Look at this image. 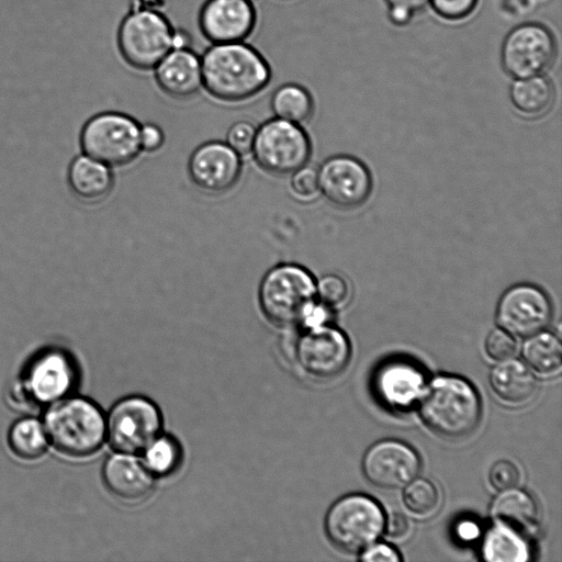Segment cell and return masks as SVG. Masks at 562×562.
Returning <instances> with one entry per match:
<instances>
[{
  "label": "cell",
  "mask_w": 562,
  "mask_h": 562,
  "mask_svg": "<svg viewBox=\"0 0 562 562\" xmlns=\"http://www.w3.org/2000/svg\"><path fill=\"white\" fill-rule=\"evenodd\" d=\"M200 59L203 88L221 101L250 99L265 89L271 78L266 59L243 42L212 44Z\"/></svg>",
  "instance_id": "obj_1"
},
{
  "label": "cell",
  "mask_w": 562,
  "mask_h": 562,
  "mask_svg": "<svg viewBox=\"0 0 562 562\" xmlns=\"http://www.w3.org/2000/svg\"><path fill=\"white\" fill-rule=\"evenodd\" d=\"M424 424L443 438H462L477 426L482 404L475 387L465 379L442 374L435 376L419 398Z\"/></svg>",
  "instance_id": "obj_2"
},
{
  "label": "cell",
  "mask_w": 562,
  "mask_h": 562,
  "mask_svg": "<svg viewBox=\"0 0 562 562\" xmlns=\"http://www.w3.org/2000/svg\"><path fill=\"white\" fill-rule=\"evenodd\" d=\"M44 428L53 446L71 457L97 452L106 438V417L92 401L64 397L53 403L44 416Z\"/></svg>",
  "instance_id": "obj_3"
},
{
  "label": "cell",
  "mask_w": 562,
  "mask_h": 562,
  "mask_svg": "<svg viewBox=\"0 0 562 562\" xmlns=\"http://www.w3.org/2000/svg\"><path fill=\"white\" fill-rule=\"evenodd\" d=\"M315 283L311 272L297 263L284 262L272 267L259 284L261 312L274 325L297 324L305 306L316 299Z\"/></svg>",
  "instance_id": "obj_4"
},
{
  "label": "cell",
  "mask_w": 562,
  "mask_h": 562,
  "mask_svg": "<svg viewBox=\"0 0 562 562\" xmlns=\"http://www.w3.org/2000/svg\"><path fill=\"white\" fill-rule=\"evenodd\" d=\"M385 514L364 494H348L328 508L324 528L330 542L347 552H361L384 531Z\"/></svg>",
  "instance_id": "obj_5"
},
{
  "label": "cell",
  "mask_w": 562,
  "mask_h": 562,
  "mask_svg": "<svg viewBox=\"0 0 562 562\" xmlns=\"http://www.w3.org/2000/svg\"><path fill=\"white\" fill-rule=\"evenodd\" d=\"M176 31L159 11L137 8L122 20L117 46L124 60L140 70L154 68L176 48Z\"/></svg>",
  "instance_id": "obj_6"
},
{
  "label": "cell",
  "mask_w": 562,
  "mask_h": 562,
  "mask_svg": "<svg viewBox=\"0 0 562 562\" xmlns=\"http://www.w3.org/2000/svg\"><path fill=\"white\" fill-rule=\"evenodd\" d=\"M139 127L136 120L124 113H100L85 124L80 145L86 156L109 167L125 166L142 150Z\"/></svg>",
  "instance_id": "obj_7"
},
{
  "label": "cell",
  "mask_w": 562,
  "mask_h": 562,
  "mask_svg": "<svg viewBox=\"0 0 562 562\" xmlns=\"http://www.w3.org/2000/svg\"><path fill=\"white\" fill-rule=\"evenodd\" d=\"M311 151L310 138L300 124L278 117L256 130L251 148L256 164L276 176L291 175L306 165Z\"/></svg>",
  "instance_id": "obj_8"
},
{
  "label": "cell",
  "mask_w": 562,
  "mask_h": 562,
  "mask_svg": "<svg viewBox=\"0 0 562 562\" xmlns=\"http://www.w3.org/2000/svg\"><path fill=\"white\" fill-rule=\"evenodd\" d=\"M161 430L159 407L143 395L119 400L106 417V438L116 452L140 453Z\"/></svg>",
  "instance_id": "obj_9"
},
{
  "label": "cell",
  "mask_w": 562,
  "mask_h": 562,
  "mask_svg": "<svg viewBox=\"0 0 562 562\" xmlns=\"http://www.w3.org/2000/svg\"><path fill=\"white\" fill-rule=\"evenodd\" d=\"M295 355L301 368L316 379H331L347 367L351 348L337 327L324 324L305 329L299 337Z\"/></svg>",
  "instance_id": "obj_10"
},
{
  "label": "cell",
  "mask_w": 562,
  "mask_h": 562,
  "mask_svg": "<svg viewBox=\"0 0 562 562\" xmlns=\"http://www.w3.org/2000/svg\"><path fill=\"white\" fill-rule=\"evenodd\" d=\"M555 43L542 25L527 23L515 27L502 47L505 70L517 79L538 76L553 61Z\"/></svg>",
  "instance_id": "obj_11"
},
{
  "label": "cell",
  "mask_w": 562,
  "mask_h": 562,
  "mask_svg": "<svg viewBox=\"0 0 562 562\" xmlns=\"http://www.w3.org/2000/svg\"><path fill=\"white\" fill-rule=\"evenodd\" d=\"M551 316L550 299L540 288L529 283L507 289L496 308L499 327L518 337H528L543 330Z\"/></svg>",
  "instance_id": "obj_12"
},
{
  "label": "cell",
  "mask_w": 562,
  "mask_h": 562,
  "mask_svg": "<svg viewBox=\"0 0 562 562\" xmlns=\"http://www.w3.org/2000/svg\"><path fill=\"white\" fill-rule=\"evenodd\" d=\"M77 380L74 359L59 349H48L30 362L23 385L33 402L44 405L53 404L70 394Z\"/></svg>",
  "instance_id": "obj_13"
},
{
  "label": "cell",
  "mask_w": 562,
  "mask_h": 562,
  "mask_svg": "<svg viewBox=\"0 0 562 562\" xmlns=\"http://www.w3.org/2000/svg\"><path fill=\"white\" fill-rule=\"evenodd\" d=\"M420 459L407 443L383 439L373 443L362 459L366 479L381 488H401L417 476Z\"/></svg>",
  "instance_id": "obj_14"
},
{
  "label": "cell",
  "mask_w": 562,
  "mask_h": 562,
  "mask_svg": "<svg viewBox=\"0 0 562 562\" xmlns=\"http://www.w3.org/2000/svg\"><path fill=\"white\" fill-rule=\"evenodd\" d=\"M376 400L393 411H406L422 397L426 376L415 361L394 357L381 362L371 379Z\"/></svg>",
  "instance_id": "obj_15"
},
{
  "label": "cell",
  "mask_w": 562,
  "mask_h": 562,
  "mask_svg": "<svg viewBox=\"0 0 562 562\" xmlns=\"http://www.w3.org/2000/svg\"><path fill=\"white\" fill-rule=\"evenodd\" d=\"M188 173L191 181L206 193L227 192L239 180L240 155L224 142L203 143L192 151Z\"/></svg>",
  "instance_id": "obj_16"
},
{
  "label": "cell",
  "mask_w": 562,
  "mask_h": 562,
  "mask_svg": "<svg viewBox=\"0 0 562 562\" xmlns=\"http://www.w3.org/2000/svg\"><path fill=\"white\" fill-rule=\"evenodd\" d=\"M318 188L334 205L352 209L362 204L371 191V177L366 166L350 156L326 159L317 171Z\"/></svg>",
  "instance_id": "obj_17"
},
{
  "label": "cell",
  "mask_w": 562,
  "mask_h": 562,
  "mask_svg": "<svg viewBox=\"0 0 562 562\" xmlns=\"http://www.w3.org/2000/svg\"><path fill=\"white\" fill-rule=\"evenodd\" d=\"M255 24L250 0H206L199 14L200 30L213 44L243 42Z\"/></svg>",
  "instance_id": "obj_18"
},
{
  "label": "cell",
  "mask_w": 562,
  "mask_h": 562,
  "mask_svg": "<svg viewBox=\"0 0 562 562\" xmlns=\"http://www.w3.org/2000/svg\"><path fill=\"white\" fill-rule=\"evenodd\" d=\"M102 479L113 496L128 503L146 499L155 487V476L140 459L130 453L110 456L103 464Z\"/></svg>",
  "instance_id": "obj_19"
},
{
  "label": "cell",
  "mask_w": 562,
  "mask_h": 562,
  "mask_svg": "<svg viewBox=\"0 0 562 562\" xmlns=\"http://www.w3.org/2000/svg\"><path fill=\"white\" fill-rule=\"evenodd\" d=\"M154 68L156 82L171 98H191L203 87L201 59L187 47L171 49Z\"/></svg>",
  "instance_id": "obj_20"
},
{
  "label": "cell",
  "mask_w": 562,
  "mask_h": 562,
  "mask_svg": "<svg viewBox=\"0 0 562 562\" xmlns=\"http://www.w3.org/2000/svg\"><path fill=\"white\" fill-rule=\"evenodd\" d=\"M490 384L497 397L509 405H522L531 400L537 380L528 366L517 359L498 361L490 371Z\"/></svg>",
  "instance_id": "obj_21"
},
{
  "label": "cell",
  "mask_w": 562,
  "mask_h": 562,
  "mask_svg": "<svg viewBox=\"0 0 562 562\" xmlns=\"http://www.w3.org/2000/svg\"><path fill=\"white\" fill-rule=\"evenodd\" d=\"M492 520L505 522L530 538L539 527V510L535 498L516 487L501 491L491 504Z\"/></svg>",
  "instance_id": "obj_22"
},
{
  "label": "cell",
  "mask_w": 562,
  "mask_h": 562,
  "mask_svg": "<svg viewBox=\"0 0 562 562\" xmlns=\"http://www.w3.org/2000/svg\"><path fill=\"white\" fill-rule=\"evenodd\" d=\"M482 558L490 562H526L531 559L530 537L497 520L486 530Z\"/></svg>",
  "instance_id": "obj_23"
},
{
  "label": "cell",
  "mask_w": 562,
  "mask_h": 562,
  "mask_svg": "<svg viewBox=\"0 0 562 562\" xmlns=\"http://www.w3.org/2000/svg\"><path fill=\"white\" fill-rule=\"evenodd\" d=\"M68 181L72 192L85 202H99L113 188V175L109 166L86 155L71 162Z\"/></svg>",
  "instance_id": "obj_24"
},
{
  "label": "cell",
  "mask_w": 562,
  "mask_h": 562,
  "mask_svg": "<svg viewBox=\"0 0 562 562\" xmlns=\"http://www.w3.org/2000/svg\"><path fill=\"white\" fill-rule=\"evenodd\" d=\"M521 356L528 368L541 375H553L561 370L562 347L552 333L538 331L527 337Z\"/></svg>",
  "instance_id": "obj_25"
},
{
  "label": "cell",
  "mask_w": 562,
  "mask_h": 562,
  "mask_svg": "<svg viewBox=\"0 0 562 562\" xmlns=\"http://www.w3.org/2000/svg\"><path fill=\"white\" fill-rule=\"evenodd\" d=\"M509 94L514 106L528 116L544 114L553 101L551 83L539 75L516 80Z\"/></svg>",
  "instance_id": "obj_26"
},
{
  "label": "cell",
  "mask_w": 562,
  "mask_h": 562,
  "mask_svg": "<svg viewBox=\"0 0 562 562\" xmlns=\"http://www.w3.org/2000/svg\"><path fill=\"white\" fill-rule=\"evenodd\" d=\"M270 106L276 117L301 124L313 113V100L308 91L296 83L280 86L272 94Z\"/></svg>",
  "instance_id": "obj_27"
},
{
  "label": "cell",
  "mask_w": 562,
  "mask_h": 562,
  "mask_svg": "<svg viewBox=\"0 0 562 562\" xmlns=\"http://www.w3.org/2000/svg\"><path fill=\"white\" fill-rule=\"evenodd\" d=\"M140 454L144 465L155 477L172 474L182 461L179 441L161 432L145 447Z\"/></svg>",
  "instance_id": "obj_28"
},
{
  "label": "cell",
  "mask_w": 562,
  "mask_h": 562,
  "mask_svg": "<svg viewBox=\"0 0 562 562\" xmlns=\"http://www.w3.org/2000/svg\"><path fill=\"white\" fill-rule=\"evenodd\" d=\"M47 441L44 426L32 417L14 422L8 435V442L13 453L26 460L41 457L47 448Z\"/></svg>",
  "instance_id": "obj_29"
},
{
  "label": "cell",
  "mask_w": 562,
  "mask_h": 562,
  "mask_svg": "<svg viewBox=\"0 0 562 562\" xmlns=\"http://www.w3.org/2000/svg\"><path fill=\"white\" fill-rule=\"evenodd\" d=\"M403 502L411 513L426 517L437 510L440 502L439 491L430 480L416 476L404 486Z\"/></svg>",
  "instance_id": "obj_30"
},
{
  "label": "cell",
  "mask_w": 562,
  "mask_h": 562,
  "mask_svg": "<svg viewBox=\"0 0 562 562\" xmlns=\"http://www.w3.org/2000/svg\"><path fill=\"white\" fill-rule=\"evenodd\" d=\"M315 285L316 297L329 308L344 305L349 297L348 284L340 276L325 274L316 281Z\"/></svg>",
  "instance_id": "obj_31"
},
{
  "label": "cell",
  "mask_w": 562,
  "mask_h": 562,
  "mask_svg": "<svg viewBox=\"0 0 562 562\" xmlns=\"http://www.w3.org/2000/svg\"><path fill=\"white\" fill-rule=\"evenodd\" d=\"M484 349L490 359L503 361L513 358L517 350V342L512 334L499 327L487 335Z\"/></svg>",
  "instance_id": "obj_32"
},
{
  "label": "cell",
  "mask_w": 562,
  "mask_h": 562,
  "mask_svg": "<svg viewBox=\"0 0 562 562\" xmlns=\"http://www.w3.org/2000/svg\"><path fill=\"white\" fill-rule=\"evenodd\" d=\"M290 188L297 200L308 202L319 191L317 171L304 165L291 173Z\"/></svg>",
  "instance_id": "obj_33"
},
{
  "label": "cell",
  "mask_w": 562,
  "mask_h": 562,
  "mask_svg": "<svg viewBox=\"0 0 562 562\" xmlns=\"http://www.w3.org/2000/svg\"><path fill=\"white\" fill-rule=\"evenodd\" d=\"M256 130L250 122H235L227 131L225 143L238 155H247L251 151Z\"/></svg>",
  "instance_id": "obj_34"
},
{
  "label": "cell",
  "mask_w": 562,
  "mask_h": 562,
  "mask_svg": "<svg viewBox=\"0 0 562 562\" xmlns=\"http://www.w3.org/2000/svg\"><path fill=\"white\" fill-rule=\"evenodd\" d=\"M488 480L498 492L516 487L520 481L518 468L509 460H498L490 469Z\"/></svg>",
  "instance_id": "obj_35"
},
{
  "label": "cell",
  "mask_w": 562,
  "mask_h": 562,
  "mask_svg": "<svg viewBox=\"0 0 562 562\" xmlns=\"http://www.w3.org/2000/svg\"><path fill=\"white\" fill-rule=\"evenodd\" d=\"M435 11L449 20H459L469 15L477 0H430Z\"/></svg>",
  "instance_id": "obj_36"
},
{
  "label": "cell",
  "mask_w": 562,
  "mask_h": 562,
  "mask_svg": "<svg viewBox=\"0 0 562 562\" xmlns=\"http://www.w3.org/2000/svg\"><path fill=\"white\" fill-rule=\"evenodd\" d=\"M328 318L329 307L315 299L305 306L297 324L308 329L327 324Z\"/></svg>",
  "instance_id": "obj_37"
},
{
  "label": "cell",
  "mask_w": 562,
  "mask_h": 562,
  "mask_svg": "<svg viewBox=\"0 0 562 562\" xmlns=\"http://www.w3.org/2000/svg\"><path fill=\"white\" fill-rule=\"evenodd\" d=\"M359 560L364 562H400L398 551L383 542H373L361 551Z\"/></svg>",
  "instance_id": "obj_38"
},
{
  "label": "cell",
  "mask_w": 562,
  "mask_h": 562,
  "mask_svg": "<svg viewBox=\"0 0 562 562\" xmlns=\"http://www.w3.org/2000/svg\"><path fill=\"white\" fill-rule=\"evenodd\" d=\"M165 137L161 128L153 123H146L139 127L140 149L145 151H156L164 144Z\"/></svg>",
  "instance_id": "obj_39"
},
{
  "label": "cell",
  "mask_w": 562,
  "mask_h": 562,
  "mask_svg": "<svg viewBox=\"0 0 562 562\" xmlns=\"http://www.w3.org/2000/svg\"><path fill=\"white\" fill-rule=\"evenodd\" d=\"M384 530L390 538H403L409 530L407 517L401 512H392L385 516Z\"/></svg>",
  "instance_id": "obj_40"
},
{
  "label": "cell",
  "mask_w": 562,
  "mask_h": 562,
  "mask_svg": "<svg viewBox=\"0 0 562 562\" xmlns=\"http://www.w3.org/2000/svg\"><path fill=\"white\" fill-rule=\"evenodd\" d=\"M454 535L462 542H471L476 540L481 535L479 524L471 518H463L457 521L454 526Z\"/></svg>",
  "instance_id": "obj_41"
},
{
  "label": "cell",
  "mask_w": 562,
  "mask_h": 562,
  "mask_svg": "<svg viewBox=\"0 0 562 562\" xmlns=\"http://www.w3.org/2000/svg\"><path fill=\"white\" fill-rule=\"evenodd\" d=\"M412 16V11L402 7H391L390 18L391 20L397 24L403 25L406 24Z\"/></svg>",
  "instance_id": "obj_42"
},
{
  "label": "cell",
  "mask_w": 562,
  "mask_h": 562,
  "mask_svg": "<svg viewBox=\"0 0 562 562\" xmlns=\"http://www.w3.org/2000/svg\"><path fill=\"white\" fill-rule=\"evenodd\" d=\"M391 7H402L413 11L423 9L428 0H386Z\"/></svg>",
  "instance_id": "obj_43"
}]
</instances>
